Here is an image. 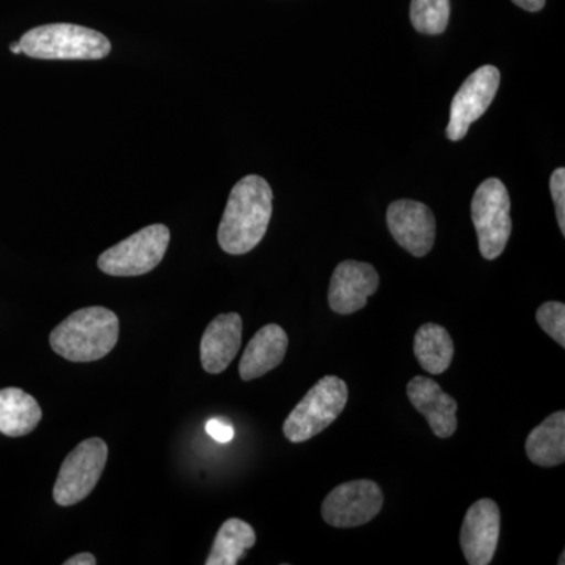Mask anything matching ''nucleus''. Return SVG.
Returning a JSON list of instances; mask_svg holds the SVG:
<instances>
[{
  "instance_id": "f257e3e1",
  "label": "nucleus",
  "mask_w": 565,
  "mask_h": 565,
  "mask_svg": "<svg viewBox=\"0 0 565 565\" xmlns=\"http://www.w3.org/2000/svg\"><path fill=\"white\" fill-rule=\"evenodd\" d=\"M273 189L256 174L234 185L218 225L217 239L223 252L245 255L262 243L273 217Z\"/></svg>"
},
{
  "instance_id": "2eb2a0df",
  "label": "nucleus",
  "mask_w": 565,
  "mask_h": 565,
  "mask_svg": "<svg viewBox=\"0 0 565 565\" xmlns=\"http://www.w3.org/2000/svg\"><path fill=\"white\" fill-rule=\"evenodd\" d=\"M288 334L277 323L263 327L245 348L239 363L241 379L255 381L280 366L288 351Z\"/></svg>"
},
{
  "instance_id": "39448f33",
  "label": "nucleus",
  "mask_w": 565,
  "mask_h": 565,
  "mask_svg": "<svg viewBox=\"0 0 565 565\" xmlns=\"http://www.w3.org/2000/svg\"><path fill=\"white\" fill-rule=\"evenodd\" d=\"M471 218L481 255L490 262L497 259L512 233L511 199L503 181L489 178L479 185L471 200Z\"/></svg>"
},
{
  "instance_id": "1a4fd4ad",
  "label": "nucleus",
  "mask_w": 565,
  "mask_h": 565,
  "mask_svg": "<svg viewBox=\"0 0 565 565\" xmlns=\"http://www.w3.org/2000/svg\"><path fill=\"white\" fill-rule=\"evenodd\" d=\"M501 74L497 66L484 65L467 77L456 93L449 110L446 137L451 141L462 140L468 129L489 109L500 88Z\"/></svg>"
},
{
  "instance_id": "9b49d317",
  "label": "nucleus",
  "mask_w": 565,
  "mask_h": 565,
  "mask_svg": "<svg viewBox=\"0 0 565 565\" xmlns=\"http://www.w3.org/2000/svg\"><path fill=\"white\" fill-rule=\"evenodd\" d=\"M386 223L394 241L416 258H423L433 250L435 217L426 204L397 200L386 211Z\"/></svg>"
},
{
  "instance_id": "ddd939ff",
  "label": "nucleus",
  "mask_w": 565,
  "mask_h": 565,
  "mask_svg": "<svg viewBox=\"0 0 565 565\" xmlns=\"http://www.w3.org/2000/svg\"><path fill=\"white\" fill-rule=\"evenodd\" d=\"M412 405L427 419L438 438H449L457 429V403L433 379L416 375L407 385Z\"/></svg>"
},
{
  "instance_id": "4468645a",
  "label": "nucleus",
  "mask_w": 565,
  "mask_h": 565,
  "mask_svg": "<svg viewBox=\"0 0 565 565\" xmlns=\"http://www.w3.org/2000/svg\"><path fill=\"white\" fill-rule=\"evenodd\" d=\"M243 344V319L237 313L217 316L204 330L200 355L203 370L221 374L232 364Z\"/></svg>"
},
{
  "instance_id": "5701e85b",
  "label": "nucleus",
  "mask_w": 565,
  "mask_h": 565,
  "mask_svg": "<svg viewBox=\"0 0 565 565\" xmlns=\"http://www.w3.org/2000/svg\"><path fill=\"white\" fill-rule=\"evenodd\" d=\"M206 433L218 444H230L234 438V427L222 419H210L206 423Z\"/></svg>"
},
{
  "instance_id": "aec40b11",
  "label": "nucleus",
  "mask_w": 565,
  "mask_h": 565,
  "mask_svg": "<svg viewBox=\"0 0 565 565\" xmlns=\"http://www.w3.org/2000/svg\"><path fill=\"white\" fill-rule=\"evenodd\" d=\"M449 13V0H412V24L424 35L444 33L448 28Z\"/></svg>"
},
{
  "instance_id": "7ed1b4c3",
  "label": "nucleus",
  "mask_w": 565,
  "mask_h": 565,
  "mask_svg": "<svg viewBox=\"0 0 565 565\" xmlns=\"http://www.w3.org/2000/svg\"><path fill=\"white\" fill-rule=\"evenodd\" d=\"M22 54L41 61H99L111 50L103 33L74 24H46L20 40Z\"/></svg>"
},
{
  "instance_id": "9d476101",
  "label": "nucleus",
  "mask_w": 565,
  "mask_h": 565,
  "mask_svg": "<svg viewBox=\"0 0 565 565\" xmlns=\"http://www.w3.org/2000/svg\"><path fill=\"white\" fill-rule=\"evenodd\" d=\"M500 508L490 498L476 501L467 511L460 530V546L470 565L492 563L500 541Z\"/></svg>"
},
{
  "instance_id": "a211bd4d",
  "label": "nucleus",
  "mask_w": 565,
  "mask_h": 565,
  "mask_svg": "<svg viewBox=\"0 0 565 565\" xmlns=\"http://www.w3.org/2000/svg\"><path fill=\"white\" fill-rule=\"evenodd\" d=\"M416 360L429 374H444L455 359V341L445 327L429 322L419 327L415 334Z\"/></svg>"
},
{
  "instance_id": "f03ea898",
  "label": "nucleus",
  "mask_w": 565,
  "mask_h": 565,
  "mask_svg": "<svg viewBox=\"0 0 565 565\" xmlns=\"http://www.w3.org/2000/svg\"><path fill=\"white\" fill-rule=\"evenodd\" d=\"M120 337V321L114 311L88 307L74 311L51 333L52 351L74 363L102 360L114 351Z\"/></svg>"
},
{
  "instance_id": "6ab92c4d",
  "label": "nucleus",
  "mask_w": 565,
  "mask_h": 565,
  "mask_svg": "<svg viewBox=\"0 0 565 565\" xmlns=\"http://www.w3.org/2000/svg\"><path fill=\"white\" fill-rule=\"evenodd\" d=\"M256 544L255 530L239 519H230L215 535L206 565H236Z\"/></svg>"
},
{
  "instance_id": "4be33fe9",
  "label": "nucleus",
  "mask_w": 565,
  "mask_h": 565,
  "mask_svg": "<svg viewBox=\"0 0 565 565\" xmlns=\"http://www.w3.org/2000/svg\"><path fill=\"white\" fill-rule=\"evenodd\" d=\"M550 191H552L553 202H555L557 225L561 233L565 234V170L557 169L550 180Z\"/></svg>"
},
{
  "instance_id": "6e6552de",
  "label": "nucleus",
  "mask_w": 565,
  "mask_h": 565,
  "mask_svg": "<svg viewBox=\"0 0 565 565\" xmlns=\"http://www.w3.org/2000/svg\"><path fill=\"white\" fill-rule=\"evenodd\" d=\"M384 508V493L374 481L359 479L334 487L322 503V519L333 527L366 525Z\"/></svg>"
},
{
  "instance_id": "423d86ee",
  "label": "nucleus",
  "mask_w": 565,
  "mask_h": 565,
  "mask_svg": "<svg viewBox=\"0 0 565 565\" xmlns=\"http://www.w3.org/2000/svg\"><path fill=\"white\" fill-rule=\"evenodd\" d=\"M170 243L166 225H150L103 253L98 267L114 277H137L161 264Z\"/></svg>"
},
{
  "instance_id": "b1692460",
  "label": "nucleus",
  "mask_w": 565,
  "mask_h": 565,
  "mask_svg": "<svg viewBox=\"0 0 565 565\" xmlns=\"http://www.w3.org/2000/svg\"><path fill=\"white\" fill-rule=\"evenodd\" d=\"M65 565H96V557L92 553H79L66 559Z\"/></svg>"
},
{
  "instance_id": "bb28decb",
  "label": "nucleus",
  "mask_w": 565,
  "mask_h": 565,
  "mask_svg": "<svg viewBox=\"0 0 565 565\" xmlns=\"http://www.w3.org/2000/svg\"><path fill=\"white\" fill-rule=\"evenodd\" d=\"M559 564H561V565H564V564H565V561H564V553H563V555H561Z\"/></svg>"
},
{
  "instance_id": "a878e982",
  "label": "nucleus",
  "mask_w": 565,
  "mask_h": 565,
  "mask_svg": "<svg viewBox=\"0 0 565 565\" xmlns=\"http://www.w3.org/2000/svg\"><path fill=\"white\" fill-rule=\"evenodd\" d=\"M10 51L13 52V54H22L20 41H17V43H11Z\"/></svg>"
},
{
  "instance_id": "f8f14e48",
  "label": "nucleus",
  "mask_w": 565,
  "mask_h": 565,
  "mask_svg": "<svg viewBox=\"0 0 565 565\" xmlns=\"http://www.w3.org/2000/svg\"><path fill=\"white\" fill-rule=\"evenodd\" d=\"M377 270L371 264L343 262L338 264L329 288L330 308L338 315H353L366 307L367 299L377 291Z\"/></svg>"
},
{
  "instance_id": "412c9836",
  "label": "nucleus",
  "mask_w": 565,
  "mask_h": 565,
  "mask_svg": "<svg viewBox=\"0 0 565 565\" xmlns=\"http://www.w3.org/2000/svg\"><path fill=\"white\" fill-rule=\"evenodd\" d=\"M539 326L552 337L561 348H565V305L546 302L535 313Z\"/></svg>"
},
{
  "instance_id": "dca6fc26",
  "label": "nucleus",
  "mask_w": 565,
  "mask_h": 565,
  "mask_svg": "<svg viewBox=\"0 0 565 565\" xmlns=\"http://www.w3.org/2000/svg\"><path fill=\"white\" fill-rule=\"evenodd\" d=\"M43 412L35 397L20 388L0 390V434L24 437L39 426Z\"/></svg>"
},
{
  "instance_id": "f3484780",
  "label": "nucleus",
  "mask_w": 565,
  "mask_h": 565,
  "mask_svg": "<svg viewBox=\"0 0 565 565\" xmlns=\"http://www.w3.org/2000/svg\"><path fill=\"white\" fill-rule=\"evenodd\" d=\"M526 455L539 467L552 468L565 460V414L550 415L531 430L526 438Z\"/></svg>"
},
{
  "instance_id": "20e7f679",
  "label": "nucleus",
  "mask_w": 565,
  "mask_h": 565,
  "mask_svg": "<svg viewBox=\"0 0 565 565\" xmlns=\"http://www.w3.org/2000/svg\"><path fill=\"white\" fill-rule=\"evenodd\" d=\"M349 390L337 375H326L296 405L282 424V434L292 444H303L333 424L345 408Z\"/></svg>"
},
{
  "instance_id": "0eeeda50",
  "label": "nucleus",
  "mask_w": 565,
  "mask_h": 565,
  "mask_svg": "<svg viewBox=\"0 0 565 565\" xmlns=\"http://www.w3.org/2000/svg\"><path fill=\"white\" fill-rule=\"evenodd\" d=\"M106 441L88 438L77 445L63 460L54 486V501L63 508L81 503L95 490L107 463Z\"/></svg>"
},
{
  "instance_id": "393cba45",
  "label": "nucleus",
  "mask_w": 565,
  "mask_h": 565,
  "mask_svg": "<svg viewBox=\"0 0 565 565\" xmlns=\"http://www.w3.org/2000/svg\"><path fill=\"white\" fill-rule=\"evenodd\" d=\"M516 7L526 11H539L544 9L545 0H512Z\"/></svg>"
}]
</instances>
